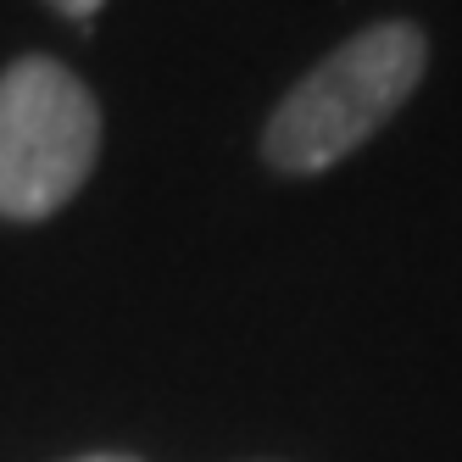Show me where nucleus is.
Returning a JSON list of instances; mask_svg holds the SVG:
<instances>
[{"label": "nucleus", "instance_id": "1", "mask_svg": "<svg viewBox=\"0 0 462 462\" xmlns=\"http://www.w3.org/2000/svg\"><path fill=\"white\" fill-rule=\"evenodd\" d=\"M423 56L429 51H423V34L412 23L362 28L356 40H346L335 56H323L279 101L268 134H262L268 162L284 173L335 168L362 140H374L395 117V106L418 89Z\"/></svg>", "mask_w": 462, "mask_h": 462}, {"label": "nucleus", "instance_id": "2", "mask_svg": "<svg viewBox=\"0 0 462 462\" xmlns=\"http://www.w3.org/2000/svg\"><path fill=\"white\" fill-rule=\"evenodd\" d=\"M101 151L95 95L51 56L0 73V217L34 223L68 207Z\"/></svg>", "mask_w": 462, "mask_h": 462}, {"label": "nucleus", "instance_id": "3", "mask_svg": "<svg viewBox=\"0 0 462 462\" xmlns=\"http://www.w3.org/2000/svg\"><path fill=\"white\" fill-rule=\"evenodd\" d=\"M51 6H56V12H68V17H95V12L106 6V0H51Z\"/></svg>", "mask_w": 462, "mask_h": 462}, {"label": "nucleus", "instance_id": "4", "mask_svg": "<svg viewBox=\"0 0 462 462\" xmlns=\"http://www.w3.org/2000/svg\"><path fill=\"white\" fill-rule=\"evenodd\" d=\"M79 462H134V457H79Z\"/></svg>", "mask_w": 462, "mask_h": 462}]
</instances>
